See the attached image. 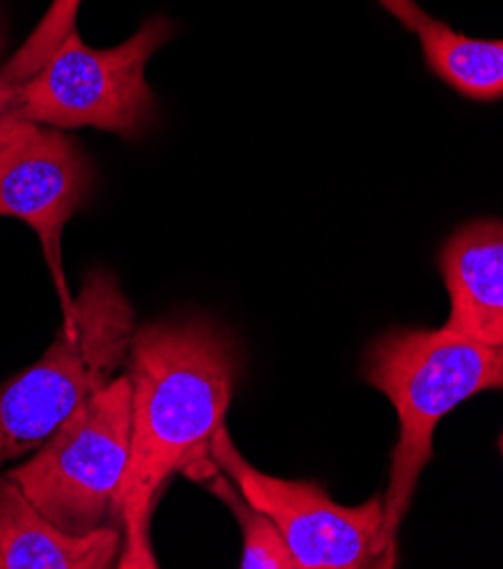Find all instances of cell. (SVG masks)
<instances>
[{"instance_id": "obj_1", "label": "cell", "mask_w": 503, "mask_h": 569, "mask_svg": "<svg viewBox=\"0 0 503 569\" xmlns=\"http://www.w3.org/2000/svg\"><path fill=\"white\" fill-rule=\"evenodd\" d=\"M234 340L207 320L139 327L128 355L132 383L130 463L119 501L125 569H152L150 518L175 472L211 459V440L239 381Z\"/></svg>"}, {"instance_id": "obj_2", "label": "cell", "mask_w": 503, "mask_h": 569, "mask_svg": "<svg viewBox=\"0 0 503 569\" xmlns=\"http://www.w3.org/2000/svg\"><path fill=\"white\" fill-rule=\"evenodd\" d=\"M363 375L393 402L400 420L381 531L385 551L398 558L400 527L433 457L435 427L472 395L503 390V346H485L446 327L393 329L368 350Z\"/></svg>"}, {"instance_id": "obj_3", "label": "cell", "mask_w": 503, "mask_h": 569, "mask_svg": "<svg viewBox=\"0 0 503 569\" xmlns=\"http://www.w3.org/2000/svg\"><path fill=\"white\" fill-rule=\"evenodd\" d=\"M137 313L119 279L95 270L84 279L71 320L48 352L0 383V463L37 451L128 363Z\"/></svg>"}, {"instance_id": "obj_4", "label": "cell", "mask_w": 503, "mask_h": 569, "mask_svg": "<svg viewBox=\"0 0 503 569\" xmlns=\"http://www.w3.org/2000/svg\"><path fill=\"white\" fill-rule=\"evenodd\" d=\"M132 383L117 377L87 400L30 461L8 475L41 513L73 536L119 518L130 463Z\"/></svg>"}, {"instance_id": "obj_5", "label": "cell", "mask_w": 503, "mask_h": 569, "mask_svg": "<svg viewBox=\"0 0 503 569\" xmlns=\"http://www.w3.org/2000/svg\"><path fill=\"white\" fill-rule=\"evenodd\" d=\"M171 34L173 26L154 17L121 46L98 50L71 30L50 60L19 84L17 117L58 130L143 134L157 111L145 67Z\"/></svg>"}, {"instance_id": "obj_6", "label": "cell", "mask_w": 503, "mask_h": 569, "mask_svg": "<svg viewBox=\"0 0 503 569\" xmlns=\"http://www.w3.org/2000/svg\"><path fill=\"white\" fill-rule=\"evenodd\" d=\"M211 459L282 531L300 569L395 567L381 540L383 495L341 506L315 481L265 475L243 459L225 427L211 440Z\"/></svg>"}, {"instance_id": "obj_7", "label": "cell", "mask_w": 503, "mask_h": 569, "mask_svg": "<svg viewBox=\"0 0 503 569\" xmlns=\"http://www.w3.org/2000/svg\"><path fill=\"white\" fill-rule=\"evenodd\" d=\"M91 163L64 130L17 121L0 139V218H17L37 232L58 287L64 322L71 298L62 268L64 224L91 189Z\"/></svg>"}, {"instance_id": "obj_8", "label": "cell", "mask_w": 503, "mask_h": 569, "mask_svg": "<svg viewBox=\"0 0 503 569\" xmlns=\"http://www.w3.org/2000/svg\"><path fill=\"white\" fill-rule=\"evenodd\" d=\"M440 270L452 302L444 327L503 346V222L463 224L442 248Z\"/></svg>"}, {"instance_id": "obj_9", "label": "cell", "mask_w": 503, "mask_h": 569, "mask_svg": "<svg viewBox=\"0 0 503 569\" xmlns=\"http://www.w3.org/2000/svg\"><path fill=\"white\" fill-rule=\"evenodd\" d=\"M123 533L102 527L73 536L52 525L21 486L0 475V562L3 569H104L119 560Z\"/></svg>"}, {"instance_id": "obj_10", "label": "cell", "mask_w": 503, "mask_h": 569, "mask_svg": "<svg viewBox=\"0 0 503 569\" xmlns=\"http://www.w3.org/2000/svg\"><path fill=\"white\" fill-rule=\"evenodd\" d=\"M404 28L420 37L426 67L465 98H503V39H472L429 17L415 0H376Z\"/></svg>"}, {"instance_id": "obj_11", "label": "cell", "mask_w": 503, "mask_h": 569, "mask_svg": "<svg viewBox=\"0 0 503 569\" xmlns=\"http://www.w3.org/2000/svg\"><path fill=\"white\" fill-rule=\"evenodd\" d=\"M200 481H207L209 490L228 503L243 529V569H300L282 531L276 529L263 510L245 499V495L225 472L213 466Z\"/></svg>"}, {"instance_id": "obj_12", "label": "cell", "mask_w": 503, "mask_h": 569, "mask_svg": "<svg viewBox=\"0 0 503 569\" xmlns=\"http://www.w3.org/2000/svg\"><path fill=\"white\" fill-rule=\"evenodd\" d=\"M82 0H52V6L43 14L41 23L21 46V50L3 67L0 76L14 84L32 78L48 60L52 52L60 48L71 30H76V17Z\"/></svg>"}, {"instance_id": "obj_13", "label": "cell", "mask_w": 503, "mask_h": 569, "mask_svg": "<svg viewBox=\"0 0 503 569\" xmlns=\"http://www.w3.org/2000/svg\"><path fill=\"white\" fill-rule=\"evenodd\" d=\"M17 104H19V84L0 76V139L8 134V130L17 121H23L17 117Z\"/></svg>"}, {"instance_id": "obj_14", "label": "cell", "mask_w": 503, "mask_h": 569, "mask_svg": "<svg viewBox=\"0 0 503 569\" xmlns=\"http://www.w3.org/2000/svg\"><path fill=\"white\" fill-rule=\"evenodd\" d=\"M501 451H503V433H501Z\"/></svg>"}, {"instance_id": "obj_15", "label": "cell", "mask_w": 503, "mask_h": 569, "mask_svg": "<svg viewBox=\"0 0 503 569\" xmlns=\"http://www.w3.org/2000/svg\"><path fill=\"white\" fill-rule=\"evenodd\" d=\"M0 569H3V562H0Z\"/></svg>"}]
</instances>
